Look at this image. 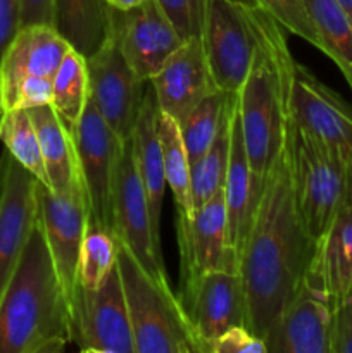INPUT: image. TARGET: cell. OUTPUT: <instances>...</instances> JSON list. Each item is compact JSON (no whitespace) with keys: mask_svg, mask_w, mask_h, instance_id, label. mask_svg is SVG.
<instances>
[{"mask_svg":"<svg viewBox=\"0 0 352 353\" xmlns=\"http://www.w3.org/2000/svg\"><path fill=\"white\" fill-rule=\"evenodd\" d=\"M21 30V0H0V62Z\"/></svg>","mask_w":352,"mask_h":353,"instance_id":"37","label":"cell"},{"mask_svg":"<svg viewBox=\"0 0 352 353\" xmlns=\"http://www.w3.org/2000/svg\"><path fill=\"white\" fill-rule=\"evenodd\" d=\"M110 9L107 0H52V26L88 59L109 38Z\"/></svg>","mask_w":352,"mask_h":353,"instance_id":"23","label":"cell"},{"mask_svg":"<svg viewBox=\"0 0 352 353\" xmlns=\"http://www.w3.org/2000/svg\"><path fill=\"white\" fill-rule=\"evenodd\" d=\"M290 116L293 124L352 162V105L297 62Z\"/></svg>","mask_w":352,"mask_h":353,"instance_id":"14","label":"cell"},{"mask_svg":"<svg viewBox=\"0 0 352 353\" xmlns=\"http://www.w3.org/2000/svg\"><path fill=\"white\" fill-rule=\"evenodd\" d=\"M159 105L152 86L145 90L141 99L140 110H138L137 123H135L133 133H131V143H133L135 162H137L138 174H140L141 185L148 200V210H150L152 230L155 238L161 241V212L166 183L164 162H162L161 143H159L157 121H159Z\"/></svg>","mask_w":352,"mask_h":353,"instance_id":"22","label":"cell"},{"mask_svg":"<svg viewBox=\"0 0 352 353\" xmlns=\"http://www.w3.org/2000/svg\"><path fill=\"white\" fill-rule=\"evenodd\" d=\"M320 37V50L344 74L352 90V23L335 0H304Z\"/></svg>","mask_w":352,"mask_h":353,"instance_id":"25","label":"cell"},{"mask_svg":"<svg viewBox=\"0 0 352 353\" xmlns=\"http://www.w3.org/2000/svg\"><path fill=\"white\" fill-rule=\"evenodd\" d=\"M307 281L321 286L335 300L352 285V165L344 199L323 236L317 240Z\"/></svg>","mask_w":352,"mask_h":353,"instance_id":"20","label":"cell"},{"mask_svg":"<svg viewBox=\"0 0 352 353\" xmlns=\"http://www.w3.org/2000/svg\"><path fill=\"white\" fill-rule=\"evenodd\" d=\"M37 196L38 223L71 309L78 288L79 252L90 221L88 195L79 178L61 193L50 192L38 183Z\"/></svg>","mask_w":352,"mask_h":353,"instance_id":"8","label":"cell"},{"mask_svg":"<svg viewBox=\"0 0 352 353\" xmlns=\"http://www.w3.org/2000/svg\"><path fill=\"white\" fill-rule=\"evenodd\" d=\"M52 79L43 76L26 78L16 86L9 99L6 100V110L9 109H35V107L52 103Z\"/></svg>","mask_w":352,"mask_h":353,"instance_id":"34","label":"cell"},{"mask_svg":"<svg viewBox=\"0 0 352 353\" xmlns=\"http://www.w3.org/2000/svg\"><path fill=\"white\" fill-rule=\"evenodd\" d=\"M152 90L162 114L182 123L209 93L219 90L211 74L202 38H188L152 76Z\"/></svg>","mask_w":352,"mask_h":353,"instance_id":"17","label":"cell"},{"mask_svg":"<svg viewBox=\"0 0 352 353\" xmlns=\"http://www.w3.org/2000/svg\"><path fill=\"white\" fill-rule=\"evenodd\" d=\"M90 100V79L86 59L69 50L52 79V109L62 123L72 130L81 119Z\"/></svg>","mask_w":352,"mask_h":353,"instance_id":"27","label":"cell"},{"mask_svg":"<svg viewBox=\"0 0 352 353\" xmlns=\"http://www.w3.org/2000/svg\"><path fill=\"white\" fill-rule=\"evenodd\" d=\"M71 341L68 296L37 219L0 299V353H61Z\"/></svg>","mask_w":352,"mask_h":353,"instance_id":"3","label":"cell"},{"mask_svg":"<svg viewBox=\"0 0 352 353\" xmlns=\"http://www.w3.org/2000/svg\"><path fill=\"white\" fill-rule=\"evenodd\" d=\"M69 131L88 195L90 221L113 230V186L123 140L100 116L92 99L79 123Z\"/></svg>","mask_w":352,"mask_h":353,"instance_id":"11","label":"cell"},{"mask_svg":"<svg viewBox=\"0 0 352 353\" xmlns=\"http://www.w3.org/2000/svg\"><path fill=\"white\" fill-rule=\"evenodd\" d=\"M178 299L206 353L219 334L247 323L244 283L237 271L219 269L179 278Z\"/></svg>","mask_w":352,"mask_h":353,"instance_id":"10","label":"cell"},{"mask_svg":"<svg viewBox=\"0 0 352 353\" xmlns=\"http://www.w3.org/2000/svg\"><path fill=\"white\" fill-rule=\"evenodd\" d=\"M157 3L183 40L200 37L207 0H157Z\"/></svg>","mask_w":352,"mask_h":353,"instance_id":"33","label":"cell"},{"mask_svg":"<svg viewBox=\"0 0 352 353\" xmlns=\"http://www.w3.org/2000/svg\"><path fill=\"white\" fill-rule=\"evenodd\" d=\"M335 2L340 6V9L344 10L345 16H347L349 21L352 23V0H335Z\"/></svg>","mask_w":352,"mask_h":353,"instance_id":"41","label":"cell"},{"mask_svg":"<svg viewBox=\"0 0 352 353\" xmlns=\"http://www.w3.org/2000/svg\"><path fill=\"white\" fill-rule=\"evenodd\" d=\"M52 24V0H21V28Z\"/></svg>","mask_w":352,"mask_h":353,"instance_id":"38","label":"cell"},{"mask_svg":"<svg viewBox=\"0 0 352 353\" xmlns=\"http://www.w3.org/2000/svg\"><path fill=\"white\" fill-rule=\"evenodd\" d=\"M237 93H226L223 90H214L202 102L197 103L188 116L178 124L182 131L183 143L188 154L190 165L211 147L216 138L228 109Z\"/></svg>","mask_w":352,"mask_h":353,"instance_id":"30","label":"cell"},{"mask_svg":"<svg viewBox=\"0 0 352 353\" xmlns=\"http://www.w3.org/2000/svg\"><path fill=\"white\" fill-rule=\"evenodd\" d=\"M110 33L140 81H150L183 40L157 0H145L130 10L110 9Z\"/></svg>","mask_w":352,"mask_h":353,"instance_id":"12","label":"cell"},{"mask_svg":"<svg viewBox=\"0 0 352 353\" xmlns=\"http://www.w3.org/2000/svg\"><path fill=\"white\" fill-rule=\"evenodd\" d=\"M223 190L224 205H226L228 247H230L231 255H233L238 268L245 238H247L248 233V226H251L252 214H254L255 203H257L259 199L257 192H255L254 179H252L251 165H248L244 137H242L238 109H235L233 123H231L230 162H228Z\"/></svg>","mask_w":352,"mask_h":353,"instance_id":"21","label":"cell"},{"mask_svg":"<svg viewBox=\"0 0 352 353\" xmlns=\"http://www.w3.org/2000/svg\"><path fill=\"white\" fill-rule=\"evenodd\" d=\"M178 245L182 259L179 278L207 271H237L228 247V223L224 190H217L192 217L178 216Z\"/></svg>","mask_w":352,"mask_h":353,"instance_id":"16","label":"cell"},{"mask_svg":"<svg viewBox=\"0 0 352 353\" xmlns=\"http://www.w3.org/2000/svg\"><path fill=\"white\" fill-rule=\"evenodd\" d=\"M113 231L138 264L157 281H168L161 241L152 230L147 193L135 162L131 137L123 141L113 186Z\"/></svg>","mask_w":352,"mask_h":353,"instance_id":"6","label":"cell"},{"mask_svg":"<svg viewBox=\"0 0 352 353\" xmlns=\"http://www.w3.org/2000/svg\"><path fill=\"white\" fill-rule=\"evenodd\" d=\"M316 250L292 181L289 133L278 161L262 183L242 250L238 272L247 302V330L264 338L304 281ZM264 341V340H262Z\"/></svg>","mask_w":352,"mask_h":353,"instance_id":"1","label":"cell"},{"mask_svg":"<svg viewBox=\"0 0 352 353\" xmlns=\"http://www.w3.org/2000/svg\"><path fill=\"white\" fill-rule=\"evenodd\" d=\"M254 33V55L244 85L237 93L242 137L257 195L278 161L290 121L293 59L285 28L255 3H247Z\"/></svg>","mask_w":352,"mask_h":353,"instance_id":"2","label":"cell"},{"mask_svg":"<svg viewBox=\"0 0 352 353\" xmlns=\"http://www.w3.org/2000/svg\"><path fill=\"white\" fill-rule=\"evenodd\" d=\"M69 50V43L52 24L21 28L0 62L3 103L23 79L33 76L54 78Z\"/></svg>","mask_w":352,"mask_h":353,"instance_id":"19","label":"cell"},{"mask_svg":"<svg viewBox=\"0 0 352 353\" xmlns=\"http://www.w3.org/2000/svg\"><path fill=\"white\" fill-rule=\"evenodd\" d=\"M28 112L37 128L50 192H64L76 179L81 178L71 131L62 123L52 105L35 107L28 109Z\"/></svg>","mask_w":352,"mask_h":353,"instance_id":"24","label":"cell"},{"mask_svg":"<svg viewBox=\"0 0 352 353\" xmlns=\"http://www.w3.org/2000/svg\"><path fill=\"white\" fill-rule=\"evenodd\" d=\"M72 341L81 352L137 353L117 265L99 288L78 285L71 302Z\"/></svg>","mask_w":352,"mask_h":353,"instance_id":"7","label":"cell"},{"mask_svg":"<svg viewBox=\"0 0 352 353\" xmlns=\"http://www.w3.org/2000/svg\"><path fill=\"white\" fill-rule=\"evenodd\" d=\"M161 110V109H159ZM159 143L164 162L166 183L171 188L178 216L192 217V185H190V159L183 143L178 123L166 114L159 112L157 121Z\"/></svg>","mask_w":352,"mask_h":353,"instance_id":"28","label":"cell"},{"mask_svg":"<svg viewBox=\"0 0 352 353\" xmlns=\"http://www.w3.org/2000/svg\"><path fill=\"white\" fill-rule=\"evenodd\" d=\"M289 147L297 207L317 243L344 199L352 162L297 128L293 121L289 126Z\"/></svg>","mask_w":352,"mask_h":353,"instance_id":"5","label":"cell"},{"mask_svg":"<svg viewBox=\"0 0 352 353\" xmlns=\"http://www.w3.org/2000/svg\"><path fill=\"white\" fill-rule=\"evenodd\" d=\"M252 3L275 17L290 33L320 48V37L304 0H252Z\"/></svg>","mask_w":352,"mask_h":353,"instance_id":"32","label":"cell"},{"mask_svg":"<svg viewBox=\"0 0 352 353\" xmlns=\"http://www.w3.org/2000/svg\"><path fill=\"white\" fill-rule=\"evenodd\" d=\"M200 38L217 88L238 93L254 55L247 3L242 0H207Z\"/></svg>","mask_w":352,"mask_h":353,"instance_id":"9","label":"cell"},{"mask_svg":"<svg viewBox=\"0 0 352 353\" xmlns=\"http://www.w3.org/2000/svg\"><path fill=\"white\" fill-rule=\"evenodd\" d=\"M207 353H266V347L245 326H233L211 341Z\"/></svg>","mask_w":352,"mask_h":353,"instance_id":"35","label":"cell"},{"mask_svg":"<svg viewBox=\"0 0 352 353\" xmlns=\"http://www.w3.org/2000/svg\"><path fill=\"white\" fill-rule=\"evenodd\" d=\"M117 264V238L113 230L88 221L78 264V285L99 288Z\"/></svg>","mask_w":352,"mask_h":353,"instance_id":"31","label":"cell"},{"mask_svg":"<svg viewBox=\"0 0 352 353\" xmlns=\"http://www.w3.org/2000/svg\"><path fill=\"white\" fill-rule=\"evenodd\" d=\"M331 353H352V285L335 300Z\"/></svg>","mask_w":352,"mask_h":353,"instance_id":"36","label":"cell"},{"mask_svg":"<svg viewBox=\"0 0 352 353\" xmlns=\"http://www.w3.org/2000/svg\"><path fill=\"white\" fill-rule=\"evenodd\" d=\"M0 141L10 157L23 165L38 183L50 190L37 128L26 109H9L0 121Z\"/></svg>","mask_w":352,"mask_h":353,"instance_id":"29","label":"cell"},{"mask_svg":"<svg viewBox=\"0 0 352 353\" xmlns=\"http://www.w3.org/2000/svg\"><path fill=\"white\" fill-rule=\"evenodd\" d=\"M38 181L7 152L3 193L0 199V299L21 261L38 219Z\"/></svg>","mask_w":352,"mask_h":353,"instance_id":"18","label":"cell"},{"mask_svg":"<svg viewBox=\"0 0 352 353\" xmlns=\"http://www.w3.org/2000/svg\"><path fill=\"white\" fill-rule=\"evenodd\" d=\"M86 65L90 99L114 133L123 141L128 140L144 99V81L130 68L113 33L92 57L86 59Z\"/></svg>","mask_w":352,"mask_h":353,"instance_id":"13","label":"cell"},{"mask_svg":"<svg viewBox=\"0 0 352 353\" xmlns=\"http://www.w3.org/2000/svg\"><path fill=\"white\" fill-rule=\"evenodd\" d=\"M237 109V95L228 109L226 117L217 131L211 147L190 165V185H192L193 212L202 207L217 190L223 188L226 178L231 147V123Z\"/></svg>","mask_w":352,"mask_h":353,"instance_id":"26","label":"cell"},{"mask_svg":"<svg viewBox=\"0 0 352 353\" xmlns=\"http://www.w3.org/2000/svg\"><path fill=\"white\" fill-rule=\"evenodd\" d=\"M6 169H7V150L0 155V199L3 193V183H6Z\"/></svg>","mask_w":352,"mask_h":353,"instance_id":"40","label":"cell"},{"mask_svg":"<svg viewBox=\"0 0 352 353\" xmlns=\"http://www.w3.org/2000/svg\"><path fill=\"white\" fill-rule=\"evenodd\" d=\"M116 265L137 353H206L169 281L152 278L119 241Z\"/></svg>","mask_w":352,"mask_h":353,"instance_id":"4","label":"cell"},{"mask_svg":"<svg viewBox=\"0 0 352 353\" xmlns=\"http://www.w3.org/2000/svg\"><path fill=\"white\" fill-rule=\"evenodd\" d=\"M333 307L326 290L304 278L262 338L266 353H331Z\"/></svg>","mask_w":352,"mask_h":353,"instance_id":"15","label":"cell"},{"mask_svg":"<svg viewBox=\"0 0 352 353\" xmlns=\"http://www.w3.org/2000/svg\"><path fill=\"white\" fill-rule=\"evenodd\" d=\"M3 112H6V103H3V92H2V81H0V121H2Z\"/></svg>","mask_w":352,"mask_h":353,"instance_id":"42","label":"cell"},{"mask_svg":"<svg viewBox=\"0 0 352 353\" xmlns=\"http://www.w3.org/2000/svg\"><path fill=\"white\" fill-rule=\"evenodd\" d=\"M107 2H109V6L114 7V9L130 10V9H133V7L141 6L145 0H107Z\"/></svg>","mask_w":352,"mask_h":353,"instance_id":"39","label":"cell"}]
</instances>
